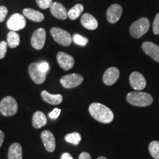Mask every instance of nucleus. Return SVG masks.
<instances>
[{
    "mask_svg": "<svg viewBox=\"0 0 159 159\" xmlns=\"http://www.w3.org/2000/svg\"><path fill=\"white\" fill-rule=\"evenodd\" d=\"M89 111L91 116L101 123L108 124L114 120V116L112 111L101 103H92L89 106Z\"/></svg>",
    "mask_w": 159,
    "mask_h": 159,
    "instance_id": "obj_1",
    "label": "nucleus"
},
{
    "mask_svg": "<svg viewBox=\"0 0 159 159\" xmlns=\"http://www.w3.org/2000/svg\"><path fill=\"white\" fill-rule=\"evenodd\" d=\"M126 99L130 104L138 107L149 106L153 102V98L150 94L141 91L128 93Z\"/></svg>",
    "mask_w": 159,
    "mask_h": 159,
    "instance_id": "obj_2",
    "label": "nucleus"
},
{
    "mask_svg": "<svg viewBox=\"0 0 159 159\" xmlns=\"http://www.w3.org/2000/svg\"><path fill=\"white\" fill-rule=\"evenodd\" d=\"M150 28V21L147 18H142L135 21L130 27V33L134 39H139L146 34Z\"/></svg>",
    "mask_w": 159,
    "mask_h": 159,
    "instance_id": "obj_3",
    "label": "nucleus"
},
{
    "mask_svg": "<svg viewBox=\"0 0 159 159\" xmlns=\"http://www.w3.org/2000/svg\"><path fill=\"white\" fill-rule=\"evenodd\" d=\"M18 104L13 97L7 96L0 102V113L5 116H12L17 113Z\"/></svg>",
    "mask_w": 159,
    "mask_h": 159,
    "instance_id": "obj_4",
    "label": "nucleus"
},
{
    "mask_svg": "<svg viewBox=\"0 0 159 159\" xmlns=\"http://www.w3.org/2000/svg\"><path fill=\"white\" fill-rule=\"evenodd\" d=\"M50 34L57 43L63 47H68L72 41L70 33L58 27L52 28L50 30Z\"/></svg>",
    "mask_w": 159,
    "mask_h": 159,
    "instance_id": "obj_5",
    "label": "nucleus"
},
{
    "mask_svg": "<svg viewBox=\"0 0 159 159\" xmlns=\"http://www.w3.org/2000/svg\"><path fill=\"white\" fill-rule=\"evenodd\" d=\"M83 81V77L79 74L65 75L60 80L61 85L66 89H73L80 85Z\"/></svg>",
    "mask_w": 159,
    "mask_h": 159,
    "instance_id": "obj_6",
    "label": "nucleus"
},
{
    "mask_svg": "<svg viewBox=\"0 0 159 159\" xmlns=\"http://www.w3.org/2000/svg\"><path fill=\"white\" fill-rule=\"evenodd\" d=\"M7 26L11 31H18L24 29L26 26V19L22 15L14 13L8 19Z\"/></svg>",
    "mask_w": 159,
    "mask_h": 159,
    "instance_id": "obj_7",
    "label": "nucleus"
},
{
    "mask_svg": "<svg viewBox=\"0 0 159 159\" xmlns=\"http://www.w3.org/2000/svg\"><path fill=\"white\" fill-rule=\"evenodd\" d=\"M28 72L31 79L36 84L43 83L47 77V74L39 69V63H32L28 67Z\"/></svg>",
    "mask_w": 159,
    "mask_h": 159,
    "instance_id": "obj_8",
    "label": "nucleus"
},
{
    "mask_svg": "<svg viewBox=\"0 0 159 159\" xmlns=\"http://www.w3.org/2000/svg\"><path fill=\"white\" fill-rule=\"evenodd\" d=\"M46 40V31L44 29L39 28L33 33L31 37L32 47L40 50L43 47Z\"/></svg>",
    "mask_w": 159,
    "mask_h": 159,
    "instance_id": "obj_9",
    "label": "nucleus"
},
{
    "mask_svg": "<svg viewBox=\"0 0 159 159\" xmlns=\"http://www.w3.org/2000/svg\"><path fill=\"white\" fill-rule=\"evenodd\" d=\"M129 80H130V84L132 88L136 91H142L146 87V80L144 77L138 71H134L130 75Z\"/></svg>",
    "mask_w": 159,
    "mask_h": 159,
    "instance_id": "obj_10",
    "label": "nucleus"
},
{
    "mask_svg": "<svg viewBox=\"0 0 159 159\" xmlns=\"http://www.w3.org/2000/svg\"><path fill=\"white\" fill-rule=\"evenodd\" d=\"M57 61L60 66L65 71H69L74 66L75 59L70 55L60 52L57 54Z\"/></svg>",
    "mask_w": 159,
    "mask_h": 159,
    "instance_id": "obj_11",
    "label": "nucleus"
},
{
    "mask_svg": "<svg viewBox=\"0 0 159 159\" xmlns=\"http://www.w3.org/2000/svg\"><path fill=\"white\" fill-rule=\"evenodd\" d=\"M41 136L46 150L49 152H52L56 148L55 139L52 133L49 130H43Z\"/></svg>",
    "mask_w": 159,
    "mask_h": 159,
    "instance_id": "obj_12",
    "label": "nucleus"
},
{
    "mask_svg": "<svg viewBox=\"0 0 159 159\" xmlns=\"http://www.w3.org/2000/svg\"><path fill=\"white\" fill-rule=\"evenodd\" d=\"M122 14V6L118 4L111 5L107 11V19L111 24H115L120 19Z\"/></svg>",
    "mask_w": 159,
    "mask_h": 159,
    "instance_id": "obj_13",
    "label": "nucleus"
},
{
    "mask_svg": "<svg viewBox=\"0 0 159 159\" xmlns=\"http://www.w3.org/2000/svg\"><path fill=\"white\" fill-rule=\"evenodd\" d=\"M119 77V70L116 67H110L103 75V83L107 85H114Z\"/></svg>",
    "mask_w": 159,
    "mask_h": 159,
    "instance_id": "obj_14",
    "label": "nucleus"
},
{
    "mask_svg": "<svg viewBox=\"0 0 159 159\" xmlns=\"http://www.w3.org/2000/svg\"><path fill=\"white\" fill-rule=\"evenodd\" d=\"M142 47L147 55L152 57L155 61L159 63V47L158 45L150 41H146L142 43Z\"/></svg>",
    "mask_w": 159,
    "mask_h": 159,
    "instance_id": "obj_15",
    "label": "nucleus"
},
{
    "mask_svg": "<svg viewBox=\"0 0 159 159\" xmlns=\"http://www.w3.org/2000/svg\"><path fill=\"white\" fill-rule=\"evenodd\" d=\"M50 12L52 16L57 19L65 20L68 17V12L65 8L64 6L61 3L54 2L50 7Z\"/></svg>",
    "mask_w": 159,
    "mask_h": 159,
    "instance_id": "obj_16",
    "label": "nucleus"
},
{
    "mask_svg": "<svg viewBox=\"0 0 159 159\" xmlns=\"http://www.w3.org/2000/svg\"><path fill=\"white\" fill-rule=\"evenodd\" d=\"M81 24L85 29L94 30L98 27V22L97 19L89 13H84L81 17Z\"/></svg>",
    "mask_w": 159,
    "mask_h": 159,
    "instance_id": "obj_17",
    "label": "nucleus"
},
{
    "mask_svg": "<svg viewBox=\"0 0 159 159\" xmlns=\"http://www.w3.org/2000/svg\"><path fill=\"white\" fill-rule=\"evenodd\" d=\"M41 97L46 102L51 105H59L63 101V96L61 94H52L45 90L41 92Z\"/></svg>",
    "mask_w": 159,
    "mask_h": 159,
    "instance_id": "obj_18",
    "label": "nucleus"
},
{
    "mask_svg": "<svg viewBox=\"0 0 159 159\" xmlns=\"http://www.w3.org/2000/svg\"><path fill=\"white\" fill-rule=\"evenodd\" d=\"M23 15L27 19L35 22H41L44 19V16L41 12L35 11L30 8H26L23 10Z\"/></svg>",
    "mask_w": 159,
    "mask_h": 159,
    "instance_id": "obj_19",
    "label": "nucleus"
},
{
    "mask_svg": "<svg viewBox=\"0 0 159 159\" xmlns=\"http://www.w3.org/2000/svg\"><path fill=\"white\" fill-rule=\"evenodd\" d=\"M47 123V119L42 111H36L33 116V126L35 128L39 129L45 126Z\"/></svg>",
    "mask_w": 159,
    "mask_h": 159,
    "instance_id": "obj_20",
    "label": "nucleus"
},
{
    "mask_svg": "<svg viewBox=\"0 0 159 159\" xmlns=\"http://www.w3.org/2000/svg\"><path fill=\"white\" fill-rule=\"evenodd\" d=\"M8 159H23L22 148L19 143H13L8 150Z\"/></svg>",
    "mask_w": 159,
    "mask_h": 159,
    "instance_id": "obj_21",
    "label": "nucleus"
},
{
    "mask_svg": "<svg viewBox=\"0 0 159 159\" xmlns=\"http://www.w3.org/2000/svg\"><path fill=\"white\" fill-rule=\"evenodd\" d=\"M7 43L11 48H16L20 43L19 35L15 31H11L7 35Z\"/></svg>",
    "mask_w": 159,
    "mask_h": 159,
    "instance_id": "obj_22",
    "label": "nucleus"
},
{
    "mask_svg": "<svg viewBox=\"0 0 159 159\" xmlns=\"http://www.w3.org/2000/svg\"><path fill=\"white\" fill-rule=\"evenodd\" d=\"M83 10H84L83 6L80 4H77L68 11V17L71 20L77 19L82 14Z\"/></svg>",
    "mask_w": 159,
    "mask_h": 159,
    "instance_id": "obj_23",
    "label": "nucleus"
},
{
    "mask_svg": "<svg viewBox=\"0 0 159 159\" xmlns=\"http://www.w3.org/2000/svg\"><path fill=\"white\" fill-rule=\"evenodd\" d=\"M149 151L154 159H159V142L152 141L149 144Z\"/></svg>",
    "mask_w": 159,
    "mask_h": 159,
    "instance_id": "obj_24",
    "label": "nucleus"
},
{
    "mask_svg": "<svg viewBox=\"0 0 159 159\" xmlns=\"http://www.w3.org/2000/svg\"><path fill=\"white\" fill-rule=\"evenodd\" d=\"M65 140L67 142L71 143V144L77 145L81 141V136L79 133L74 132L71 133V134H67L65 136Z\"/></svg>",
    "mask_w": 159,
    "mask_h": 159,
    "instance_id": "obj_25",
    "label": "nucleus"
},
{
    "mask_svg": "<svg viewBox=\"0 0 159 159\" xmlns=\"http://www.w3.org/2000/svg\"><path fill=\"white\" fill-rule=\"evenodd\" d=\"M71 39L75 44L81 46V47H85L89 42V39L87 38L83 37L80 34H75Z\"/></svg>",
    "mask_w": 159,
    "mask_h": 159,
    "instance_id": "obj_26",
    "label": "nucleus"
},
{
    "mask_svg": "<svg viewBox=\"0 0 159 159\" xmlns=\"http://www.w3.org/2000/svg\"><path fill=\"white\" fill-rule=\"evenodd\" d=\"M36 2L39 7L41 9L50 8L52 5V0H36Z\"/></svg>",
    "mask_w": 159,
    "mask_h": 159,
    "instance_id": "obj_27",
    "label": "nucleus"
},
{
    "mask_svg": "<svg viewBox=\"0 0 159 159\" xmlns=\"http://www.w3.org/2000/svg\"><path fill=\"white\" fill-rule=\"evenodd\" d=\"M7 43L6 41H2L0 42V59H2L5 57L6 52H7Z\"/></svg>",
    "mask_w": 159,
    "mask_h": 159,
    "instance_id": "obj_28",
    "label": "nucleus"
},
{
    "mask_svg": "<svg viewBox=\"0 0 159 159\" xmlns=\"http://www.w3.org/2000/svg\"><path fill=\"white\" fill-rule=\"evenodd\" d=\"M152 31L155 35L159 34V13L156 15L152 25Z\"/></svg>",
    "mask_w": 159,
    "mask_h": 159,
    "instance_id": "obj_29",
    "label": "nucleus"
},
{
    "mask_svg": "<svg viewBox=\"0 0 159 159\" xmlns=\"http://www.w3.org/2000/svg\"><path fill=\"white\" fill-rule=\"evenodd\" d=\"M39 67L41 69V71L47 74L49 70V65L47 61H41V63H39Z\"/></svg>",
    "mask_w": 159,
    "mask_h": 159,
    "instance_id": "obj_30",
    "label": "nucleus"
},
{
    "mask_svg": "<svg viewBox=\"0 0 159 159\" xmlns=\"http://www.w3.org/2000/svg\"><path fill=\"white\" fill-rule=\"evenodd\" d=\"M7 14V8L5 6H0V22H2Z\"/></svg>",
    "mask_w": 159,
    "mask_h": 159,
    "instance_id": "obj_31",
    "label": "nucleus"
},
{
    "mask_svg": "<svg viewBox=\"0 0 159 159\" xmlns=\"http://www.w3.org/2000/svg\"><path fill=\"white\" fill-rule=\"evenodd\" d=\"M61 110L59 108H55L53 109L52 111L50 112L49 114V116L50 117L51 119H57V117L60 116V114H61Z\"/></svg>",
    "mask_w": 159,
    "mask_h": 159,
    "instance_id": "obj_32",
    "label": "nucleus"
},
{
    "mask_svg": "<svg viewBox=\"0 0 159 159\" xmlns=\"http://www.w3.org/2000/svg\"><path fill=\"white\" fill-rule=\"evenodd\" d=\"M79 159H91L90 154L88 152H83L79 156Z\"/></svg>",
    "mask_w": 159,
    "mask_h": 159,
    "instance_id": "obj_33",
    "label": "nucleus"
},
{
    "mask_svg": "<svg viewBox=\"0 0 159 159\" xmlns=\"http://www.w3.org/2000/svg\"><path fill=\"white\" fill-rule=\"evenodd\" d=\"M61 159H74V158H73L72 156H71L69 153H68V152H65V153H63L62 156H61Z\"/></svg>",
    "mask_w": 159,
    "mask_h": 159,
    "instance_id": "obj_34",
    "label": "nucleus"
},
{
    "mask_svg": "<svg viewBox=\"0 0 159 159\" xmlns=\"http://www.w3.org/2000/svg\"><path fill=\"white\" fill-rule=\"evenodd\" d=\"M4 139H5V134L3 133V131L0 130V148L3 144Z\"/></svg>",
    "mask_w": 159,
    "mask_h": 159,
    "instance_id": "obj_35",
    "label": "nucleus"
},
{
    "mask_svg": "<svg viewBox=\"0 0 159 159\" xmlns=\"http://www.w3.org/2000/svg\"><path fill=\"white\" fill-rule=\"evenodd\" d=\"M97 159H107L106 158H105V157H103V156H100V157H99Z\"/></svg>",
    "mask_w": 159,
    "mask_h": 159,
    "instance_id": "obj_36",
    "label": "nucleus"
}]
</instances>
